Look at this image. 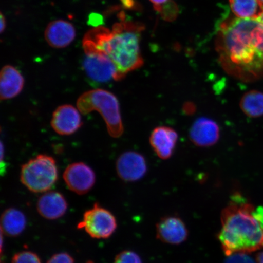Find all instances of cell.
<instances>
[{
    "label": "cell",
    "instance_id": "obj_1",
    "mask_svg": "<svg viewBox=\"0 0 263 263\" xmlns=\"http://www.w3.org/2000/svg\"><path fill=\"white\" fill-rule=\"evenodd\" d=\"M215 47L227 73L245 82L263 77V25L258 19L225 20L217 33Z\"/></svg>",
    "mask_w": 263,
    "mask_h": 263
},
{
    "label": "cell",
    "instance_id": "obj_2",
    "mask_svg": "<svg viewBox=\"0 0 263 263\" xmlns=\"http://www.w3.org/2000/svg\"><path fill=\"white\" fill-rule=\"evenodd\" d=\"M145 27L140 22L121 21L111 29L98 26L88 31L82 40L85 54L98 53L109 58L116 66L121 80L129 72L142 67L140 41Z\"/></svg>",
    "mask_w": 263,
    "mask_h": 263
},
{
    "label": "cell",
    "instance_id": "obj_3",
    "mask_svg": "<svg viewBox=\"0 0 263 263\" xmlns=\"http://www.w3.org/2000/svg\"><path fill=\"white\" fill-rule=\"evenodd\" d=\"M255 209L244 196L236 193L222 210L218 239L227 256L263 248V228L254 216Z\"/></svg>",
    "mask_w": 263,
    "mask_h": 263
},
{
    "label": "cell",
    "instance_id": "obj_4",
    "mask_svg": "<svg viewBox=\"0 0 263 263\" xmlns=\"http://www.w3.org/2000/svg\"><path fill=\"white\" fill-rule=\"evenodd\" d=\"M77 106L83 115L97 111L103 117L110 136L115 139L122 136L124 126L119 101L111 92L99 88L88 90L79 97Z\"/></svg>",
    "mask_w": 263,
    "mask_h": 263
},
{
    "label": "cell",
    "instance_id": "obj_5",
    "mask_svg": "<svg viewBox=\"0 0 263 263\" xmlns=\"http://www.w3.org/2000/svg\"><path fill=\"white\" fill-rule=\"evenodd\" d=\"M58 179V169L53 157L40 154L23 164L21 181L30 192H49Z\"/></svg>",
    "mask_w": 263,
    "mask_h": 263
},
{
    "label": "cell",
    "instance_id": "obj_6",
    "mask_svg": "<svg viewBox=\"0 0 263 263\" xmlns=\"http://www.w3.org/2000/svg\"><path fill=\"white\" fill-rule=\"evenodd\" d=\"M117 228L116 218L113 214L98 203L84 213L82 221L78 225L79 229H84L91 238L96 239L109 238Z\"/></svg>",
    "mask_w": 263,
    "mask_h": 263
},
{
    "label": "cell",
    "instance_id": "obj_7",
    "mask_svg": "<svg viewBox=\"0 0 263 263\" xmlns=\"http://www.w3.org/2000/svg\"><path fill=\"white\" fill-rule=\"evenodd\" d=\"M85 54L84 70L91 80L98 83L121 80L116 66L106 55L98 53Z\"/></svg>",
    "mask_w": 263,
    "mask_h": 263
},
{
    "label": "cell",
    "instance_id": "obj_8",
    "mask_svg": "<svg viewBox=\"0 0 263 263\" xmlns=\"http://www.w3.org/2000/svg\"><path fill=\"white\" fill-rule=\"evenodd\" d=\"M66 185L79 195L89 192L96 182V174L91 167L83 162L73 163L66 167L63 174Z\"/></svg>",
    "mask_w": 263,
    "mask_h": 263
},
{
    "label": "cell",
    "instance_id": "obj_9",
    "mask_svg": "<svg viewBox=\"0 0 263 263\" xmlns=\"http://www.w3.org/2000/svg\"><path fill=\"white\" fill-rule=\"evenodd\" d=\"M118 176L126 182H137L143 179L147 172L145 158L136 151H130L121 154L116 163Z\"/></svg>",
    "mask_w": 263,
    "mask_h": 263
},
{
    "label": "cell",
    "instance_id": "obj_10",
    "mask_svg": "<svg viewBox=\"0 0 263 263\" xmlns=\"http://www.w3.org/2000/svg\"><path fill=\"white\" fill-rule=\"evenodd\" d=\"M52 129L61 136H70L80 129L82 121L80 110L70 104L58 107L52 114Z\"/></svg>",
    "mask_w": 263,
    "mask_h": 263
},
{
    "label": "cell",
    "instance_id": "obj_11",
    "mask_svg": "<svg viewBox=\"0 0 263 263\" xmlns=\"http://www.w3.org/2000/svg\"><path fill=\"white\" fill-rule=\"evenodd\" d=\"M189 136L190 140L197 146H212L219 140L220 128L218 123L210 118H199L191 127Z\"/></svg>",
    "mask_w": 263,
    "mask_h": 263
},
{
    "label": "cell",
    "instance_id": "obj_12",
    "mask_svg": "<svg viewBox=\"0 0 263 263\" xmlns=\"http://www.w3.org/2000/svg\"><path fill=\"white\" fill-rule=\"evenodd\" d=\"M76 29L71 23L64 20H57L48 25L45 29V41L52 48L61 49L67 47L75 39Z\"/></svg>",
    "mask_w": 263,
    "mask_h": 263
},
{
    "label": "cell",
    "instance_id": "obj_13",
    "mask_svg": "<svg viewBox=\"0 0 263 263\" xmlns=\"http://www.w3.org/2000/svg\"><path fill=\"white\" fill-rule=\"evenodd\" d=\"M178 134L173 128L157 127L151 133L149 143L157 156L162 160L169 159L175 150Z\"/></svg>",
    "mask_w": 263,
    "mask_h": 263
},
{
    "label": "cell",
    "instance_id": "obj_14",
    "mask_svg": "<svg viewBox=\"0 0 263 263\" xmlns=\"http://www.w3.org/2000/svg\"><path fill=\"white\" fill-rule=\"evenodd\" d=\"M157 237L161 241L172 245H179L185 241L188 230L185 223L176 216H167L161 219L156 226Z\"/></svg>",
    "mask_w": 263,
    "mask_h": 263
},
{
    "label": "cell",
    "instance_id": "obj_15",
    "mask_svg": "<svg viewBox=\"0 0 263 263\" xmlns=\"http://www.w3.org/2000/svg\"><path fill=\"white\" fill-rule=\"evenodd\" d=\"M68 209V203L61 193L49 191L42 195L37 201L39 214L49 220H55L63 216Z\"/></svg>",
    "mask_w": 263,
    "mask_h": 263
},
{
    "label": "cell",
    "instance_id": "obj_16",
    "mask_svg": "<svg viewBox=\"0 0 263 263\" xmlns=\"http://www.w3.org/2000/svg\"><path fill=\"white\" fill-rule=\"evenodd\" d=\"M25 80L17 69L11 65L3 67L0 75V98L2 100L12 99L24 89Z\"/></svg>",
    "mask_w": 263,
    "mask_h": 263
},
{
    "label": "cell",
    "instance_id": "obj_17",
    "mask_svg": "<svg viewBox=\"0 0 263 263\" xmlns=\"http://www.w3.org/2000/svg\"><path fill=\"white\" fill-rule=\"evenodd\" d=\"M26 226L25 214L18 209L10 208L3 213L1 218V230L9 236H17L24 231Z\"/></svg>",
    "mask_w": 263,
    "mask_h": 263
},
{
    "label": "cell",
    "instance_id": "obj_18",
    "mask_svg": "<svg viewBox=\"0 0 263 263\" xmlns=\"http://www.w3.org/2000/svg\"><path fill=\"white\" fill-rule=\"evenodd\" d=\"M230 8L236 17L258 19L263 9L258 0H229Z\"/></svg>",
    "mask_w": 263,
    "mask_h": 263
},
{
    "label": "cell",
    "instance_id": "obj_19",
    "mask_svg": "<svg viewBox=\"0 0 263 263\" xmlns=\"http://www.w3.org/2000/svg\"><path fill=\"white\" fill-rule=\"evenodd\" d=\"M239 106L248 117L255 118L263 116V93L257 90L247 92L240 101Z\"/></svg>",
    "mask_w": 263,
    "mask_h": 263
},
{
    "label": "cell",
    "instance_id": "obj_20",
    "mask_svg": "<svg viewBox=\"0 0 263 263\" xmlns=\"http://www.w3.org/2000/svg\"><path fill=\"white\" fill-rule=\"evenodd\" d=\"M156 11L159 12L166 21H172L176 18L178 9H177L176 3L170 0L156 9Z\"/></svg>",
    "mask_w": 263,
    "mask_h": 263
},
{
    "label": "cell",
    "instance_id": "obj_21",
    "mask_svg": "<svg viewBox=\"0 0 263 263\" xmlns=\"http://www.w3.org/2000/svg\"><path fill=\"white\" fill-rule=\"evenodd\" d=\"M11 263H42L37 254L31 251H23L13 256Z\"/></svg>",
    "mask_w": 263,
    "mask_h": 263
},
{
    "label": "cell",
    "instance_id": "obj_22",
    "mask_svg": "<svg viewBox=\"0 0 263 263\" xmlns=\"http://www.w3.org/2000/svg\"><path fill=\"white\" fill-rule=\"evenodd\" d=\"M114 263H142L136 253L126 251L121 252L115 259Z\"/></svg>",
    "mask_w": 263,
    "mask_h": 263
},
{
    "label": "cell",
    "instance_id": "obj_23",
    "mask_svg": "<svg viewBox=\"0 0 263 263\" xmlns=\"http://www.w3.org/2000/svg\"><path fill=\"white\" fill-rule=\"evenodd\" d=\"M225 263H256L251 256L246 253H236L228 256Z\"/></svg>",
    "mask_w": 263,
    "mask_h": 263
},
{
    "label": "cell",
    "instance_id": "obj_24",
    "mask_svg": "<svg viewBox=\"0 0 263 263\" xmlns=\"http://www.w3.org/2000/svg\"><path fill=\"white\" fill-rule=\"evenodd\" d=\"M47 263H74V259L67 253H59L52 256Z\"/></svg>",
    "mask_w": 263,
    "mask_h": 263
},
{
    "label": "cell",
    "instance_id": "obj_25",
    "mask_svg": "<svg viewBox=\"0 0 263 263\" xmlns=\"http://www.w3.org/2000/svg\"><path fill=\"white\" fill-rule=\"evenodd\" d=\"M254 216L259 223H261L263 228V206H259L254 210Z\"/></svg>",
    "mask_w": 263,
    "mask_h": 263
},
{
    "label": "cell",
    "instance_id": "obj_26",
    "mask_svg": "<svg viewBox=\"0 0 263 263\" xmlns=\"http://www.w3.org/2000/svg\"><path fill=\"white\" fill-rule=\"evenodd\" d=\"M149 1L153 3L154 9L156 10L170 0H149Z\"/></svg>",
    "mask_w": 263,
    "mask_h": 263
},
{
    "label": "cell",
    "instance_id": "obj_27",
    "mask_svg": "<svg viewBox=\"0 0 263 263\" xmlns=\"http://www.w3.org/2000/svg\"><path fill=\"white\" fill-rule=\"evenodd\" d=\"M0 16H1V17H0V24H1V25H0V31H1L2 34V33L5 30L6 22L5 16L3 15L2 12H1V15H0Z\"/></svg>",
    "mask_w": 263,
    "mask_h": 263
},
{
    "label": "cell",
    "instance_id": "obj_28",
    "mask_svg": "<svg viewBox=\"0 0 263 263\" xmlns=\"http://www.w3.org/2000/svg\"><path fill=\"white\" fill-rule=\"evenodd\" d=\"M256 262L263 263V252L259 253L256 256Z\"/></svg>",
    "mask_w": 263,
    "mask_h": 263
},
{
    "label": "cell",
    "instance_id": "obj_29",
    "mask_svg": "<svg viewBox=\"0 0 263 263\" xmlns=\"http://www.w3.org/2000/svg\"><path fill=\"white\" fill-rule=\"evenodd\" d=\"M258 20L263 25V12H262V14L260 15V16H259Z\"/></svg>",
    "mask_w": 263,
    "mask_h": 263
},
{
    "label": "cell",
    "instance_id": "obj_30",
    "mask_svg": "<svg viewBox=\"0 0 263 263\" xmlns=\"http://www.w3.org/2000/svg\"><path fill=\"white\" fill-rule=\"evenodd\" d=\"M259 3V4L261 6L262 8L263 9V0H258Z\"/></svg>",
    "mask_w": 263,
    "mask_h": 263
}]
</instances>
